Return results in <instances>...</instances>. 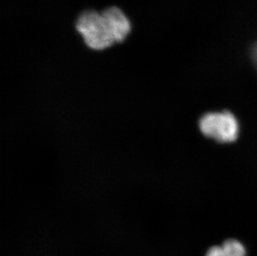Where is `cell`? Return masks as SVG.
I'll return each mask as SVG.
<instances>
[{
  "instance_id": "277c9868",
  "label": "cell",
  "mask_w": 257,
  "mask_h": 256,
  "mask_svg": "<svg viewBox=\"0 0 257 256\" xmlns=\"http://www.w3.org/2000/svg\"><path fill=\"white\" fill-rule=\"evenodd\" d=\"M206 256H246V250L241 243L235 239H228L221 246L209 249Z\"/></svg>"
},
{
  "instance_id": "7a4b0ae2",
  "label": "cell",
  "mask_w": 257,
  "mask_h": 256,
  "mask_svg": "<svg viewBox=\"0 0 257 256\" xmlns=\"http://www.w3.org/2000/svg\"><path fill=\"white\" fill-rule=\"evenodd\" d=\"M200 129L206 138L218 143H233L239 136V123L229 111L209 112L200 120Z\"/></svg>"
},
{
  "instance_id": "6da1fadb",
  "label": "cell",
  "mask_w": 257,
  "mask_h": 256,
  "mask_svg": "<svg viewBox=\"0 0 257 256\" xmlns=\"http://www.w3.org/2000/svg\"><path fill=\"white\" fill-rule=\"evenodd\" d=\"M76 29L86 45L93 50L107 49L115 43L102 14L94 10L81 14L76 22Z\"/></svg>"
},
{
  "instance_id": "3957f363",
  "label": "cell",
  "mask_w": 257,
  "mask_h": 256,
  "mask_svg": "<svg viewBox=\"0 0 257 256\" xmlns=\"http://www.w3.org/2000/svg\"><path fill=\"white\" fill-rule=\"evenodd\" d=\"M115 43H121L131 31V23L121 10L117 7L107 8L102 13Z\"/></svg>"
}]
</instances>
